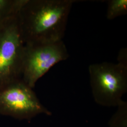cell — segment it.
<instances>
[{"instance_id":"1","label":"cell","mask_w":127,"mask_h":127,"mask_svg":"<svg viewBox=\"0 0 127 127\" xmlns=\"http://www.w3.org/2000/svg\"><path fill=\"white\" fill-rule=\"evenodd\" d=\"M74 0H26L18 16L25 44L62 41Z\"/></svg>"},{"instance_id":"2","label":"cell","mask_w":127,"mask_h":127,"mask_svg":"<svg viewBox=\"0 0 127 127\" xmlns=\"http://www.w3.org/2000/svg\"><path fill=\"white\" fill-rule=\"evenodd\" d=\"M117 64L104 62L89 67L90 83L94 99L105 107L117 106L127 92V51H119Z\"/></svg>"},{"instance_id":"3","label":"cell","mask_w":127,"mask_h":127,"mask_svg":"<svg viewBox=\"0 0 127 127\" xmlns=\"http://www.w3.org/2000/svg\"><path fill=\"white\" fill-rule=\"evenodd\" d=\"M69 55L63 41L31 43L24 47L21 79L33 89L37 82L50 68L67 59Z\"/></svg>"},{"instance_id":"4","label":"cell","mask_w":127,"mask_h":127,"mask_svg":"<svg viewBox=\"0 0 127 127\" xmlns=\"http://www.w3.org/2000/svg\"><path fill=\"white\" fill-rule=\"evenodd\" d=\"M18 16L0 25V87L21 79L25 44Z\"/></svg>"},{"instance_id":"5","label":"cell","mask_w":127,"mask_h":127,"mask_svg":"<svg viewBox=\"0 0 127 127\" xmlns=\"http://www.w3.org/2000/svg\"><path fill=\"white\" fill-rule=\"evenodd\" d=\"M41 114L50 116L51 113L22 79L0 87V114L30 120Z\"/></svg>"},{"instance_id":"6","label":"cell","mask_w":127,"mask_h":127,"mask_svg":"<svg viewBox=\"0 0 127 127\" xmlns=\"http://www.w3.org/2000/svg\"><path fill=\"white\" fill-rule=\"evenodd\" d=\"M26 0H0V25L18 15Z\"/></svg>"},{"instance_id":"7","label":"cell","mask_w":127,"mask_h":127,"mask_svg":"<svg viewBox=\"0 0 127 127\" xmlns=\"http://www.w3.org/2000/svg\"><path fill=\"white\" fill-rule=\"evenodd\" d=\"M127 14V0H109L108 1L106 18L112 20Z\"/></svg>"},{"instance_id":"8","label":"cell","mask_w":127,"mask_h":127,"mask_svg":"<svg viewBox=\"0 0 127 127\" xmlns=\"http://www.w3.org/2000/svg\"><path fill=\"white\" fill-rule=\"evenodd\" d=\"M115 113L110 118L109 127H127V102L123 100L118 105Z\"/></svg>"}]
</instances>
